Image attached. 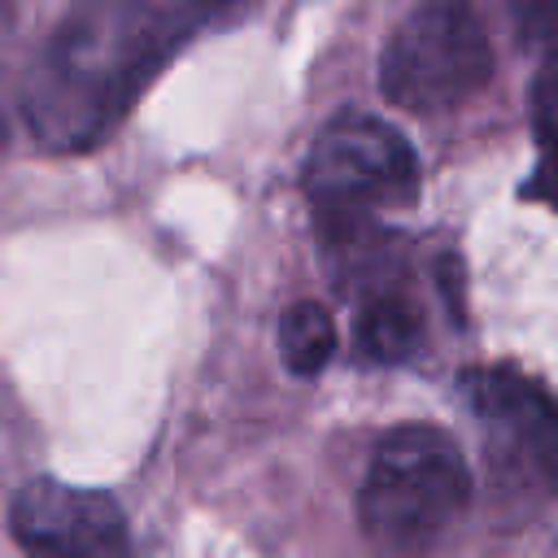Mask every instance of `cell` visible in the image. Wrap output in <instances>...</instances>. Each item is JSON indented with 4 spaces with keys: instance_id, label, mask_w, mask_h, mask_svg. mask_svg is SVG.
I'll use <instances>...</instances> for the list:
<instances>
[{
    "instance_id": "6da1fadb",
    "label": "cell",
    "mask_w": 558,
    "mask_h": 558,
    "mask_svg": "<svg viewBox=\"0 0 558 558\" xmlns=\"http://www.w3.org/2000/svg\"><path fill=\"white\" fill-rule=\"evenodd\" d=\"M179 39L183 26L153 0H92L78 9L26 87V122L39 144L52 153L100 144Z\"/></svg>"
},
{
    "instance_id": "7a4b0ae2",
    "label": "cell",
    "mask_w": 558,
    "mask_h": 558,
    "mask_svg": "<svg viewBox=\"0 0 558 558\" xmlns=\"http://www.w3.org/2000/svg\"><path fill=\"white\" fill-rule=\"evenodd\" d=\"M466 501L471 471L458 440L432 423H401L371 453L357 519L384 554H423L462 519Z\"/></svg>"
},
{
    "instance_id": "3957f363",
    "label": "cell",
    "mask_w": 558,
    "mask_h": 558,
    "mask_svg": "<svg viewBox=\"0 0 558 558\" xmlns=\"http://www.w3.org/2000/svg\"><path fill=\"white\" fill-rule=\"evenodd\" d=\"M493 74L488 35L466 0H418L379 57V87L397 109L440 113Z\"/></svg>"
},
{
    "instance_id": "277c9868",
    "label": "cell",
    "mask_w": 558,
    "mask_h": 558,
    "mask_svg": "<svg viewBox=\"0 0 558 558\" xmlns=\"http://www.w3.org/2000/svg\"><path fill=\"white\" fill-rule=\"evenodd\" d=\"M418 192V157L410 140L375 113H336L310 144L305 196L331 222H362L379 205Z\"/></svg>"
},
{
    "instance_id": "5b68a950",
    "label": "cell",
    "mask_w": 558,
    "mask_h": 558,
    "mask_svg": "<svg viewBox=\"0 0 558 558\" xmlns=\"http://www.w3.org/2000/svg\"><path fill=\"white\" fill-rule=\"evenodd\" d=\"M466 397L484 423L493 471L532 493H558V397L510 366L471 371Z\"/></svg>"
},
{
    "instance_id": "8992f818",
    "label": "cell",
    "mask_w": 558,
    "mask_h": 558,
    "mask_svg": "<svg viewBox=\"0 0 558 558\" xmlns=\"http://www.w3.org/2000/svg\"><path fill=\"white\" fill-rule=\"evenodd\" d=\"M9 532L26 558H140L113 493L26 480L9 501Z\"/></svg>"
},
{
    "instance_id": "52a82bcc",
    "label": "cell",
    "mask_w": 558,
    "mask_h": 558,
    "mask_svg": "<svg viewBox=\"0 0 558 558\" xmlns=\"http://www.w3.org/2000/svg\"><path fill=\"white\" fill-rule=\"evenodd\" d=\"M423 344V314L401 292H371L357 314V349L371 362L397 366L410 362Z\"/></svg>"
},
{
    "instance_id": "ba28073f",
    "label": "cell",
    "mask_w": 558,
    "mask_h": 558,
    "mask_svg": "<svg viewBox=\"0 0 558 558\" xmlns=\"http://www.w3.org/2000/svg\"><path fill=\"white\" fill-rule=\"evenodd\" d=\"M336 353V318L318 301H296L279 314V357L288 375L314 379Z\"/></svg>"
},
{
    "instance_id": "9c48e42d",
    "label": "cell",
    "mask_w": 558,
    "mask_h": 558,
    "mask_svg": "<svg viewBox=\"0 0 558 558\" xmlns=\"http://www.w3.org/2000/svg\"><path fill=\"white\" fill-rule=\"evenodd\" d=\"M532 122L541 140V166L532 179V192L549 205H558V52L545 61L532 87Z\"/></svg>"
},
{
    "instance_id": "30bf717a",
    "label": "cell",
    "mask_w": 558,
    "mask_h": 558,
    "mask_svg": "<svg viewBox=\"0 0 558 558\" xmlns=\"http://www.w3.org/2000/svg\"><path fill=\"white\" fill-rule=\"evenodd\" d=\"M506 9L523 39L532 44L558 39V0H506Z\"/></svg>"
},
{
    "instance_id": "8fae6325",
    "label": "cell",
    "mask_w": 558,
    "mask_h": 558,
    "mask_svg": "<svg viewBox=\"0 0 558 558\" xmlns=\"http://www.w3.org/2000/svg\"><path fill=\"white\" fill-rule=\"evenodd\" d=\"M4 144H9V126H4V113H0V157H4Z\"/></svg>"
},
{
    "instance_id": "7c38bea8",
    "label": "cell",
    "mask_w": 558,
    "mask_h": 558,
    "mask_svg": "<svg viewBox=\"0 0 558 558\" xmlns=\"http://www.w3.org/2000/svg\"><path fill=\"white\" fill-rule=\"evenodd\" d=\"M196 4H205V9H222V4H235V0H196Z\"/></svg>"
}]
</instances>
